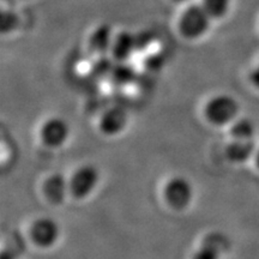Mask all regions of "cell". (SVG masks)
<instances>
[{"mask_svg":"<svg viewBox=\"0 0 259 259\" xmlns=\"http://www.w3.org/2000/svg\"><path fill=\"white\" fill-rule=\"evenodd\" d=\"M211 18L202 5L186 6L178 17L177 27L179 34L186 40H198L209 30Z\"/></svg>","mask_w":259,"mask_h":259,"instance_id":"6da1fadb","label":"cell"},{"mask_svg":"<svg viewBox=\"0 0 259 259\" xmlns=\"http://www.w3.org/2000/svg\"><path fill=\"white\" fill-rule=\"evenodd\" d=\"M239 113V103L229 95L212 97L205 106V116L215 125H226L233 122Z\"/></svg>","mask_w":259,"mask_h":259,"instance_id":"7a4b0ae2","label":"cell"},{"mask_svg":"<svg viewBox=\"0 0 259 259\" xmlns=\"http://www.w3.org/2000/svg\"><path fill=\"white\" fill-rule=\"evenodd\" d=\"M99 179V170L92 164L79 167L70 179V192L76 198H85L97 186Z\"/></svg>","mask_w":259,"mask_h":259,"instance_id":"3957f363","label":"cell"},{"mask_svg":"<svg viewBox=\"0 0 259 259\" xmlns=\"http://www.w3.org/2000/svg\"><path fill=\"white\" fill-rule=\"evenodd\" d=\"M164 197L171 208L185 209L193 198V187L185 178L176 177L164 187Z\"/></svg>","mask_w":259,"mask_h":259,"instance_id":"277c9868","label":"cell"},{"mask_svg":"<svg viewBox=\"0 0 259 259\" xmlns=\"http://www.w3.org/2000/svg\"><path fill=\"white\" fill-rule=\"evenodd\" d=\"M60 229L54 220L48 218L38 219L32 223L30 236L32 241L40 247H51L59 239Z\"/></svg>","mask_w":259,"mask_h":259,"instance_id":"5b68a950","label":"cell"},{"mask_svg":"<svg viewBox=\"0 0 259 259\" xmlns=\"http://www.w3.org/2000/svg\"><path fill=\"white\" fill-rule=\"evenodd\" d=\"M70 127L61 118H51L41 128V137L45 144L52 148H58L67 141Z\"/></svg>","mask_w":259,"mask_h":259,"instance_id":"8992f818","label":"cell"},{"mask_svg":"<svg viewBox=\"0 0 259 259\" xmlns=\"http://www.w3.org/2000/svg\"><path fill=\"white\" fill-rule=\"evenodd\" d=\"M136 48H137V37H136V35L127 30H122L116 32L113 36L109 54L115 61L122 64L130 59V57L134 54Z\"/></svg>","mask_w":259,"mask_h":259,"instance_id":"52a82bcc","label":"cell"},{"mask_svg":"<svg viewBox=\"0 0 259 259\" xmlns=\"http://www.w3.org/2000/svg\"><path fill=\"white\" fill-rule=\"evenodd\" d=\"M229 246L228 239L221 233H210L204 238L200 248L193 255V259H220Z\"/></svg>","mask_w":259,"mask_h":259,"instance_id":"ba28073f","label":"cell"},{"mask_svg":"<svg viewBox=\"0 0 259 259\" xmlns=\"http://www.w3.org/2000/svg\"><path fill=\"white\" fill-rule=\"evenodd\" d=\"M128 115L121 107H112L103 113L100 119V128L105 135L114 136L126 127Z\"/></svg>","mask_w":259,"mask_h":259,"instance_id":"9c48e42d","label":"cell"},{"mask_svg":"<svg viewBox=\"0 0 259 259\" xmlns=\"http://www.w3.org/2000/svg\"><path fill=\"white\" fill-rule=\"evenodd\" d=\"M114 34L111 30V27L107 24L100 25L94 29L88 38V50L90 53L101 57L103 54L109 53L112 40Z\"/></svg>","mask_w":259,"mask_h":259,"instance_id":"30bf717a","label":"cell"},{"mask_svg":"<svg viewBox=\"0 0 259 259\" xmlns=\"http://www.w3.org/2000/svg\"><path fill=\"white\" fill-rule=\"evenodd\" d=\"M70 191V181L61 174H53L44 184V193L53 204H61Z\"/></svg>","mask_w":259,"mask_h":259,"instance_id":"8fae6325","label":"cell"},{"mask_svg":"<svg viewBox=\"0 0 259 259\" xmlns=\"http://www.w3.org/2000/svg\"><path fill=\"white\" fill-rule=\"evenodd\" d=\"M257 151L253 139L251 141H239L234 139L226 149L227 157L233 162H245Z\"/></svg>","mask_w":259,"mask_h":259,"instance_id":"7c38bea8","label":"cell"},{"mask_svg":"<svg viewBox=\"0 0 259 259\" xmlns=\"http://www.w3.org/2000/svg\"><path fill=\"white\" fill-rule=\"evenodd\" d=\"M231 135L239 141H251L255 135V125L251 119L240 118L233 121Z\"/></svg>","mask_w":259,"mask_h":259,"instance_id":"4fadbf2b","label":"cell"},{"mask_svg":"<svg viewBox=\"0 0 259 259\" xmlns=\"http://www.w3.org/2000/svg\"><path fill=\"white\" fill-rule=\"evenodd\" d=\"M232 0H202L200 5L211 19L223 18L228 14Z\"/></svg>","mask_w":259,"mask_h":259,"instance_id":"5bb4252c","label":"cell"},{"mask_svg":"<svg viewBox=\"0 0 259 259\" xmlns=\"http://www.w3.org/2000/svg\"><path fill=\"white\" fill-rule=\"evenodd\" d=\"M24 250V242L23 239L19 236L17 239H14L11 241V245H9V248L3 252L2 259H16L18 255H21Z\"/></svg>","mask_w":259,"mask_h":259,"instance_id":"9a60e30c","label":"cell"},{"mask_svg":"<svg viewBox=\"0 0 259 259\" xmlns=\"http://www.w3.org/2000/svg\"><path fill=\"white\" fill-rule=\"evenodd\" d=\"M254 160H255V164H257V167L259 168V148L257 149V151H255L254 154Z\"/></svg>","mask_w":259,"mask_h":259,"instance_id":"2e32d148","label":"cell"},{"mask_svg":"<svg viewBox=\"0 0 259 259\" xmlns=\"http://www.w3.org/2000/svg\"><path fill=\"white\" fill-rule=\"evenodd\" d=\"M174 2H178V3H183V2H187V0H174Z\"/></svg>","mask_w":259,"mask_h":259,"instance_id":"e0dca14e","label":"cell"}]
</instances>
